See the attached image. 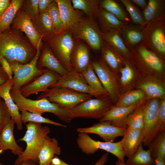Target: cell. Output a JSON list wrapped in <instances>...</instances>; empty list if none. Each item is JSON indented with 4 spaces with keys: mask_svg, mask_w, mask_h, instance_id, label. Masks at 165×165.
Here are the masks:
<instances>
[{
    "mask_svg": "<svg viewBox=\"0 0 165 165\" xmlns=\"http://www.w3.org/2000/svg\"><path fill=\"white\" fill-rule=\"evenodd\" d=\"M144 136L143 129H127L122 139L120 141L124 154L127 158L132 156L143 141Z\"/></svg>",
    "mask_w": 165,
    "mask_h": 165,
    "instance_id": "7402d4cb",
    "label": "cell"
},
{
    "mask_svg": "<svg viewBox=\"0 0 165 165\" xmlns=\"http://www.w3.org/2000/svg\"><path fill=\"white\" fill-rule=\"evenodd\" d=\"M13 82L12 79H9L4 84L0 85V97L4 101L6 105L11 118L15 121L17 129L21 130L23 129V127L20 114L17 105L10 95Z\"/></svg>",
    "mask_w": 165,
    "mask_h": 165,
    "instance_id": "d4e9b609",
    "label": "cell"
},
{
    "mask_svg": "<svg viewBox=\"0 0 165 165\" xmlns=\"http://www.w3.org/2000/svg\"><path fill=\"white\" fill-rule=\"evenodd\" d=\"M89 86L98 94L109 96L95 73L91 62L80 73Z\"/></svg>",
    "mask_w": 165,
    "mask_h": 165,
    "instance_id": "e575fe53",
    "label": "cell"
},
{
    "mask_svg": "<svg viewBox=\"0 0 165 165\" xmlns=\"http://www.w3.org/2000/svg\"><path fill=\"white\" fill-rule=\"evenodd\" d=\"M61 148L57 140L47 135L38 156V165H50L55 155L61 154Z\"/></svg>",
    "mask_w": 165,
    "mask_h": 165,
    "instance_id": "f1b7e54d",
    "label": "cell"
},
{
    "mask_svg": "<svg viewBox=\"0 0 165 165\" xmlns=\"http://www.w3.org/2000/svg\"><path fill=\"white\" fill-rule=\"evenodd\" d=\"M54 1L53 0H39L38 3V13L46 11L48 6Z\"/></svg>",
    "mask_w": 165,
    "mask_h": 165,
    "instance_id": "f907efd6",
    "label": "cell"
},
{
    "mask_svg": "<svg viewBox=\"0 0 165 165\" xmlns=\"http://www.w3.org/2000/svg\"><path fill=\"white\" fill-rule=\"evenodd\" d=\"M11 25L12 28L24 32L37 50L38 44L42 42V37L35 30L30 19L20 8L16 12Z\"/></svg>",
    "mask_w": 165,
    "mask_h": 165,
    "instance_id": "2e32d148",
    "label": "cell"
},
{
    "mask_svg": "<svg viewBox=\"0 0 165 165\" xmlns=\"http://www.w3.org/2000/svg\"><path fill=\"white\" fill-rule=\"evenodd\" d=\"M61 76L47 70L29 84L22 87L19 91L24 97H27L33 94L43 92L55 84Z\"/></svg>",
    "mask_w": 165,
    "mask_h": 165,
    "instance_id": "ac0fdd59",
    "label": "cell"
},
{
    "mask_svg": "<svg viewBox=\"0 0 165 165\" xmlns=\"http://www.w3.org/2000/svg\"><path fill=\"white\" fill-rule=\"evenodd\" d=\"M100 0H72L71 3L73 8L82 11L88 17H96L99 9Z\"/></svg>",
    "mask_w": 165,
    "mask_h": 165,
    "instance_id": "74e56055",
    "label": "cell"
},
{
    "mask_svg": "<svg viewBox=\"0 0 165 165\" xmlns=\"http://www.w3.org/2000/svg\"><path fill=\"white\" fill-rule=\"evenodd\" d=\"M0 165H2V163H0Z\"/></svg>",
    "mask_w": 165,
    "mask_h": 165,
    "instance_id": "680465c9",
    "label": "cell"
},
{
    "mask_svg": "<svg viewBox=\"0 0 165 165\" xmlns=\"http://www.w3.org/2000/svg\"><path fill=\"white\" fill-rule=\"evenodd\" d=\"M11 1V0H0V16L9 6Z\"/></svg>",
    "mask_w": 165,
    "mask_h": 165,
    "instance_id": "816d5d0a",
    "label": "cell"
},
{
    "mask_svg": "<svg viewBox=\"0 0 165 165\" xmlns=\"http://www.w3.org/2000/svg\"><path fill=\"white\" fill-rule=\"evenodd\" d=\"M91 62L95 73L115 105L120 95L119 78L101 58Z\"/></svg>",
    "mask_w": 165,
    "mask_h": 165,
    "instance_id": "7c38bea8",
    "label": "cell"
},
{
    "mask_svg": "<svg viewBox=\"0 0 165 165\" xmlns=\"http://www.w3.org/2000/svg\"><path fill=\"white\" fill-rule=\"evenodd\" d=\"M34 28L44 41L55 34L53 23L46 10L38 13L37 17L32 21Z\"/></svg>",
    "mask_w": 165,
    "mask_h": 165,
    "instance_id": "f546056e",
    "label": "cell"
},
{
    "mask_svg": "<svg viewBox=\"0 0 165 165\" xmlns=\"http://www.w3.org/2000/svg\"><path fill=\"white\" fill-rule=\"evenodd\" d=\"M141 44L165 61V18L145 24Z\"/></svg>",
    "mask_w": 165,
    "mask_h": 165,
    "instance_id": "5b68a950",
    "label": "cell"
},
{
    "mask_svg": "<svg viewBox=\"0 0 165 165\" xmlns=\"http://www.w3.org/2000/svg\"><path fill=\"white\" fill-rule=\"evenodd\" d=\"M23 0H12L11 4L0 16V35L9 28L17 11L20 8Z\"/></svg>",
    "mask_w": 165,
    "mask_h": 165,
    "instance_id": "d590c367",
    "label": "cell"
},
{
    "mask_svg": "<svg viewBox=\"0 0 165 165\" xmlns=\"http://www.w3.org/2000/svg\"><path fill=\"white\" fill-rule=\"evenodd\" d=\"M11 119L6 105L4 101L0 99V133L2 129Z\"/></svg>",
    "mask_w": 165,
    "mask_h": 165,
    "instance_id": "7dc6e473",
    "label": "cell"
},
{
    "mask_svg": "<svg viewBox=\"0 0 165 165\" xmlns=\"http://www.w3.org/2000/svg\"><path fill=\"white\" fill-rule=\"evenodd\" d=\"M160 99H146L143 103L144 136V145L147 146L151 141V136L157 118Z\"/></svg>",
    "mask_w": 165,
    "mask_h": 165,
    "instance_id": "5bb4252c",
    "label": "cell"
},
{
    "mask_svg": "<svg viewBox=\"0 0 165 165\" xmlns=\"http://www.w3.org/2000/svg\"><path fill=\"white\" fill-rule=\"evenodd\" d=\"M144 101L140 103L128 116L126 121L127 129L134 130L143 129V103Z\"/></svg>",
    "mask_w": 165,
    "mask_h": 165,
    "instance_id": "60d3db41",
    "label": "cell"
},
{
    "mask_svg": "<svg viewBox=\"0 0 165 165\" xmlns=\"http://www.w3.org/2000/svg\"><path fill=\"white\" fill-rule=\"evenodd\" d=\"M39 0H23L20 9L31 21L34 20L38 14V3Z\"/></svg>",
    "mask_w": 165,
    "mask_h": 165,
    "instance_id": "bcb514c9",
    "label": "cell"
},
{
    "mask_svg": "<svg viewBox=\"0 0 165 165\" xmlns=\"http://www.w3.org/2000/svg\"><path fill=\"white\" fill-rule=\"evenodd\" d=\"M18 165H38L37 163L31 160L25 161Z\"/></svg>",
    "mask_w": 165,
    "mask_h": 165,
    "instance_id": "9f6ffc18",
    "label": "cell"
},
{
    "mask_svg": "<svg viewBox=\"0 0 165 165\" xmlns=\"http://www.w3.org/2000/svg\"><path fill=\"white\" fill-rule=\"evenodd\" d=\"M76 143L79 148L86 154H93L98 150L102 149L111 153L118 159L125 162V156L120 141L113 142L96 141L92 138L87 133L79 132Z\"/></svg>",
    "mask_w": 165,
    "mask_h": 165,
    "instance_id": "8fae6325",
    "label": "cell"
},
{
    "mask_svg": "<svg viewBox=\"0 0 165 165\" xmlns=\"http://www.w3.org/2000/svg\"><path fill=\"white\" fill-rule=\"evenodd\" d=\"M100 7L112 13L120 20L127 23H129V18L127 13L116 1L113 0H100Z\"/></svg>",
    "mask_w": 165,
    "mask_h": 165,
    "instance_id": "ab89813d",
    "label": "cell"
},
{
    "mask_svg": "<svg viewBox=\"0 0 165 165\" xmlns=\"http://www.w3.org/2000/svg\"><path fill=\"white\" fill-rule=\"evenodd\" d=\"M155 165H165V159L158 157L155 159Z\"/></svg>",
    "mask_w": 165,
    "mask_h": 165,
    "instance_id": "11a10c76",
    "label": "cell"
},
{
    "mask_svg": "<svg viewBox=\"0 0 165 165\" xmlns=\"http://www.w3.org/2000/svg\"><path fill=\"white\" fill-rule=\"evenodd\" d=\"M127 129L117 127L110 121L100 122L92 126L77 129L79 132L93 133L98 135L105 142H113L117 137H123Z\"/></svg>",
    "mask_w": 165,
    "mask_h": 165,
    "instance_id": "e0dca14e",
    "label": "cell"
},
{
    "mask_svg": "<svg viewBox=\"0 0 165 165\" xmlns=\"http://www.w3.org/2000/svg\"><path fill=\"white\" fill-rule=\"evenodd\" d=\"M72 69L81 73L90 63L89 49L85 44L77 42L75 43L71 58Z\"/></svg>",
    "mask_w": 165,
    "mask_h": 165,
    "instance_id": "4316f807",
    "label": "cell"
},
{
    "mask_svg": "<svg viewBox=\"0 0 165 165\" xmlns=\"http://www.w3.org/2000/svg\"><path fill=\"white\" fill-rule=\"evenodd\" d=\"M26 131L24 136L18 141H24L26 144L25 149L18 156L15 161L18 165L28 160L38 164V156L43 145L45 140L50 132L47 126H42L41 123L29 122L25 124Z\"/></svg>",
    "mask_w": 165,
    "mask_h": 165,
    "instance_id": "277c9868",
    "label": "cell"
},
{
    "mask_svg": "<svg viewBox=\"0 0 165 165\" xmlns=\"http://www.w3.org/2000/svg\"><path fill=\"white\" fill-rule=\"evenodd\" d=\"M21 119L22 123L32 122L38 123H46L55 126L66 127V126L43 117L42 115L26 111H21Z\"/></svg>",
    "mask_w": 165,
    "mask_h": 165,
    "instance_id": "7bdbcfd3",
    "label": "cell"
},
{
    "mask_svg": "<svg viewBox=\"0 0 165 165\" xmlns=\"http://www.w3.org/2000/svg\"><path fill=\"white\" fill-rule=\"evenodd\" d=\"M37 67L41 70L45 68L61 76L65 75L68 72L46 43L43 46L40 56L38 61Z\"/></svg>",
    "mask_w": 165,
    "mask_h": 165,
    "instance_id": "44dd1931",
    "label": "cell"
},
{
    "mask_svg": "<svg viewBox=\"0 0 165 165\" xmlns=\"http://www.w3.org/2000/svg\"><path fill=\"white\" fill-rule=\"evenodd\" d=\"M120 2L129 13L133 24L144 26L145 23L142 13L131 0H121Z\"/></svg>",
    "mask_w": 165,
    "mask_h": 165,
    "instance_id": "ee69618b",
    "label": "cell"
},
{
    "mask_svg": "<svg viewBox=\"0 0 165 165\" xmlns=\"http://www.w3.org/2000/svg\"><path fill=\"white\" fill-rule=\"evenodd\" d=\"M129 60L140 75L165 81V61L141 44L130 49Z\"/></svg>",
    "mask_w": 165,
    "mask_h": 165,
    "instance_id": "7a4b0ae2",
    "label": "cell"
},
{
    "mask_svg": "<svg viewBox=\"0 0 165 165\" xmlns=\"http://www.w3.org/2000/svg\"><path fill=\"white\" fill-rule=\"evenodd\" d=\"M9 79L8 76L2 67L0 66V85L6 82Z\"/></svg>",
    "mask_w": 165,
    "mask_h": 165,
    "instance_id": "db71d44e",
    "label": "cell"
},
{
    "mask_svg": "<svg viewBox=\"0 0 165 165\" xmlns=\"http://www.w3.org/2000/svg\"><path fill=\"white\" fill-rule=\"evenodd\" d=\"M143 26L127 23L119 30L125 43L129 49L141 44L143 38Z\"/></svg>",
    "mask_w": 165,
    "mask_h": 165,
    "instance_id": "83f0119b",
    "label": "cell"
},
{
    "mask_svg": "<svg viewBox=\"0 0 165 165\" xmlns=\"http://www.w3.org/2000/svg\"><path fill=\"white\" fill-rule=\"evenodd\" d=\"M115 165H127L125 162H123L119 159L116 162Z\"/></svg>",
    "mask_w": 165,
    "mask_h": 165,
    "instance_id": "6f0895ef",
    "label": "cell"
},
{
    "mask_svg": "<svg viewBox=\"0 0 165 165\" xmlns=\"http://www.w3.org/2000/svg\"><path fill=\"white\" fill-rule=\"evenodd\" d=\"M66 87L78 92L89 94L96 98L104 96L90 88L81 73L72 69L65 75L61 76L58 81L50 87Z\"/></svg>",
    "mask_w": 165,
    "mask_h": 165,
    "instance_id": "4fadbf2b",
    "label": "cell"
},
{
    "mask_svg": "<svg viewBox=\"0 0 165 165\" xmlns=\"http://www.w3.org/2000/svg\"><path fill=\"white\" fill-rule=\"evenodd\" d=\"M1 98L0 97V99Z\"/></svg>",
    "mask_w": 165,
    "mask_h": 165,
    "instance_id": "91938a15",
    "label": "cell"
},
{
    "mask_svg": "<svg viewBox=\"0 0 165 165\" xmlns=\"http://www.w3.org/2000/svg\"><path fill=\"white\" fill-rule=\"evenodd\" d=\"M36 52L37 50L21 35L19 30L11 27L0 35V58L2 56L9 64L29 63Z\"/></svg>",
    "mask_w": 165,
    "mask_h": 165,
    "instance_id": "6da1fadb",
    "label": "cell"
},
{
    "mask_svg": "<svg viewBox=\"0 0 165 165\" xmlns=\"http://www.w3.org/2000/svg\"><path fill=\"white\" fill-rule=\"evenodd\" d=\"M140 104L128 107H117L114 105L99 120L100 122L110 121L116 127L127 129L126 121L128 116Z\"/></svg>",
    "mask_w": 165,
    "mask_h": 165,
    "instance_id": "cb8c5ba5",
    "label": "cell"
},
{
    "mask_svg": "<svg viewBox=\"0 0 165 165\" xmlns=\"http://www.w3.org/2000/svg\"><path fill=\"white\" fill-rule=\"evenodd\" d=\"M146 99V95L142 90L135 89L120 95L114 105L128 107L139 104Z\"/></svg>",
    "mask_w": 165,
    "mask_h": 165,
    "instance_id": "836d02e7",
    "label": "cell"
},
{
    "mask_svg": "<svg viewBox=\"0 0 165 165\" xmlns=\"http://www.w3.org/2000/svg\"><path fill=\"white\" fill-rule=\"evenodd\" d=\"M92 96L66 87H54L48 88L42 92L37 99L46 98L51 102L56 103L65 108L71 109L92 98Z\"/></svg>",
    "mask_w": 165,
    "mask_h": 165,
    "instance_id": "9c48e42d",
    "label": "cell"
},
{
    "mask_svg": "<svg viewBox=\"0 0 165 165\" xmlns=\"http://www.w3.org/2000/svg\"><path fill=\"white\" fill-rule=\"evenodd\" d=\"M102 35L106 45L123 58L129 60L130 50L126 46L119 30H109L102 32Z\"/></svg>",
    "mask_w": 165,
    "mask_h": 165,
    "instance_id": "484cf974",
    "label": "cell"
},
{
    "mask_svg": "<svg viewBox=\"0 0 165 165\" xmlns=\"http://www.w3.org/2000/svg\"><path fill=\"white\" fill-rule=\"evenodd\" d=\"M136 6H138L143 10L146 8L148 1L146 0H131Z\"/></svg>",
    "mask_w": 165,
    "mask_h": 165,
    "instance_id": "f5cc1de1",
    "label": "cell"
},
{
    "mask_svg": "<svg viewBox=\"0 0 165 165\" xmlns=\"http://www.w3.org/2000/svg\"><path fill=\"white\" fill-rule=\"evenodd\" d=\"M142 90L147 99L165 97V81L151 76L140 75L134 86V89Z\"/></svg>",
    "mask_w": 165,
    "mask_h": 165,
    "instance_id": "9a60e30c",
    "label": "cell"
},
{
    "mask_svg": "<svg viewBox=\"0 0 165 165\" xmlns=\"http://www.w3.org/2000/svg\"><path fill=\"white\" fill-rule=\"evenodd\" d=\"M11 96L19 111H26L41 115L45 112L51 113L60 120L70 123L73 118L70 109L49 101L46 98L33 100L23 96L19 91L10 92Z\"/></svg>",
    "mask_w": 165,
    "mask_h": 165,
    "instance_id": "3957f363",
    "label": "cell"
},
{
    "mask_svg": "<svg viewBox=\"0 0 165 165\" xmlns=\"http://www.w3.org/2000/svg\"><path fill=\"white\" fill-rule=\"evenodd\" d=\"M114 105L109 96L87 100L70 109L73 119L82 117L102 119Z\"/></svg>",
    "mask_w": 165,
    "mask_h": 165,
    "instance_id": "30bf717a",
    "label": "cell"
},
{
    "mask_svg": "<svg viewBox=\"0 0 165 165\" xmlns=\"http://www.w3.org/2000/svg\"><path fill=\"white\" fill-rule=\"evenodd\" d=\"M96 17L98 20L100 29L102 32L110 30H119L124 24L115 15L103 9L100 8Z\"/></svg>",
    "mask_w": 165,
    "mask_h": 165,
    "instance_id": "1f68e13d",
    "label": "cell"
},
{
    "mask_svg": "<svg viewBox=\"0 0 165 165\" xmlns=\"http://www.w3.org/2000/svg\"><path fill=\"white\" fill-rule=\"evenodd\" d=\"M140 74L129 59H125L119 71V79L120 95L134 89Z\"/></svg>",
    "mask_w": 165,
    "mask_h": 165,
    "instance_id": "ffe728a7",
    "label": "cell"
},
{
    "mask_svg": "<svg viewBox=\"0 0 165 165\" xmlns=\"http://www.w3.org/2000/svg\"><path fill=\"white\" fill-rule=\"evenodd\" d=\"M60 11L64 31H70L83 18L79 10L75 9L70 0H55Z\"/></svg>",
    "mask_w": 165,
    "mask_h": 165,
    "instance_id": "d6986e66",
    "label": "cell"
},
{
    "mask_svg": "<svg viewBox=\"0 0 165 165\" xmlns=\"http://www.w3.org/2000/svg\"><path fill=\"white\" fill-rule=\"evenodd\" d=\"M0 66L7 75L9 79H12L13 73L11 67L7 61L2 56L0 58Z\"/></svg>",
    "mask_w": 165,
    "mask_h": 165,
    "instance_id": "681fc988",
    "label": "cell"
},
{
    "mask_svg": "<svg viewBox=\"0 0 165 165\" xmlns=\"http://www.w3.org/2000/svg\"><path fill=\"white\" fill-rule=\"evenodd\" d=\"M142 15L145 24L158 19L165 18V0H148Z\"/></svg>",
    "mask_w": 165,
    "mask_h": 165,
    "instance_id": "d6a6232c",
    "label": "cell"
},
{
    "mask_svg": "<svg viewBox=\"0 0 165 165\" xmlns=\"http://www.w3.org/2000/svg\"><path fill=\"white\" fill-rule=\"evenodd\" d=\"M74 40L71 32L66 31L55 34L45 41L68 72L73 69L71 61L75 44Z\"/></svg>",
    "mask_w": 165,
    "mask_h": 165,
    "instance_id": "ba28073f",
    "label": "cell"
},
{
    "mask_svg": "<svg viewBox=\"0 0 165 165\" xmlns=\"http://www.w3.org/2000/svg\"><path fill=\"white\" fill-rule=\"evenodd\" d=\"M70 31L75 40H84L95 51H101L105 45L102 32L93 18H83Z\"/></svg>",
    "mask_w": 165,
    "mask_h": 165,
    "instance_id": "52a82bcc",
    "label": "cell"
},
{
    "mask_svg": "<svg viewBox=\"0 0 165 165\" xmlns=\"http://www.w3.org/2000/svg\"><path fill=\"white\" fill-rule=\"evenodd\" d=\"M108 153H104L96 162L94 165H105L108 162ZM50 165H70L65 162L56 156H55L52 160Z\"/></svg>",
    "mask_w": 165,
    "mask_h": 165,
    "instance_id": "c3c4849f",
    "label": "cell"
},
{
    "mask_svg": "<svg viewBox=\"0 0 165 165\" xmlns=\"http://www.w3.org/2000/svg\"><path fill=\"white\" fill-rule=\"evenodd\" d=\"M101 59L119 79V71L125 59L105 44L101 50Z\"/></svg>",
    "mask_w": 165,
    "mask_h": 165,
    "instance_id": "4dcf8cb0",
    "label": "cell"
},
{
    "mask_svg": "<svg viewBox=\"0 0 165 165\" xmlns=\"http://www.w3.org/2000/svg\"><path fill=\"white\" fill-rule=\"evenodd\" d=\"M42 44V42H39L36 54L29 63L24 64L17 62L9 64L13 75V85L10 92L19 91L22 87L31 83L48 70L46 69H39L37 67Z\"/></svg>",
    "mask_w": 165,
    "mask_h": 165,
    "instance_id": "8992f818",
    "label": "cell"
},
{
    "mask_svg": "<svg viewBox=\"0 0 165 165\" xmlns=\"http://www.w3.org/2000/svg\"><path fill=\"white\" fill-rule=\"evenodd\" d=\"M15 121L12 119L5 126L0 133V154L7 150L18 156L23 152L22 148L18 145L14 138L13 130Z\"/></svg>",
    "mask_w": 165,
    "mask_h": 165,
    "instance_id": "603a6c76",
    "label": "cell"
},
{
    "mask_svg": "<svg viewBox=\"0 0 165 165\" xmlns=\"http://www.w3.org/2000/svg\"><path fill=\"white\" fill-rule=\"evenodd\" d=\"M147 146L153 159L158 157L165 159V130L155 136Z\"/></svg>",
    "mask_w": 165,
    "mask_h": 165,
    "instance_id": "f35d334b",
    "label": "cell"
},
{
    "mask_svg": "<svg viewBox=\"0 0 165 165\" xmlns=\"http://www.w3.org/2000/svg\"><path fill=\"white\" fill-rule=\"evenodd\" d=\"M46 10L53 23L55 34L64 31L59 8L55 0L50 5Z\"/></svg>",
    "mask_w": 165,
    "mask_h": 165,
    "instance_id": "b9f144b4",
    "label": "cell"
},
{
    "mask_svg": "<svg viewBox=\"0 0 165 165\" xmlns=\"http://www.w3.org/2000/svg\"><path fill=\"white\" fill-rule=\"evenodd\" d=\"M164 130H165V97L160 99L158 116L151 135V141L159 133Z\"/></svg>",
    "mask_w": 165,
    "mask_h": 165,
    "instance_id": "f6af8a7d",
    "label": "cell"
},
{
    "mask_svg": "<svg viewBox=\"0 0 165 165\" xmlns=\"http://www.w3.org/2000/svg\"><path fill=\"white\" fill-rule=\"evenodd\" d=\"M142 145L141 144L135 153L126 160L127 165H155V159L148 149H144Z\"/></svg>",
    "mask_w": 165,
    "mask_h": 165,
    "instance_id": "8d00e7d4",
    "label": "cell"
}]
</instances>
